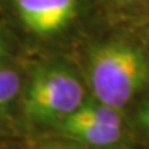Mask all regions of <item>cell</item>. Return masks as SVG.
I'll use <instances>...</instances> for the list:
<instances>
[{"instance_id": "1", "label": "cell", "mask_w": 149, "mask_h": 149, "mask_svg": "<svg viewBox=\"0 0 149 149\" xmlns=\"http://www.w3.org/2000/svg\"><path fill=\"white\" fill-rule=\"evenodd\" d=\"M87 74L91 97L123 109L149 84V58L128 39H109L90 50Z\"/></svg>"}, {"instance_id": "2", "label": "cell", "mask_w": 149, "mask_h": 149, "mask_svg": "<svg viewBox=\"0 0 149 149\" xmlns=\"http://www.w3.org/2000/svg\"><path fill=\"white\" fill-rule=\"evenodd\" d=\"M22 97L29 122L55 127L84 102L87 94L74 68L64 61H47L32 69Z\"/></svg>"}, {"instance_id": "3", "label": "cell", "mask_w": 149, "mask_h": 149, "mask_svg": "<svg viewBox=\"0 0 149 149\" xmlns=\"http://www.w3.org/2000/svg\"><path fill=\"white\" fill-rule=\"evenodd\" d=\"M54 128L58 135L93 149L117 146L123 141L126 131L123 109L102 104L94 97H87L76 111Z\"/></svg>"}, {"instance_id": "4", "label": "cell", "mask_w": 149, "mask_h": 149, "mask_svg": "<svg viewBox=\"0 0 149 149\" xmlns=\"http://www.w3.org/2000/svg\"><path fill=\"white\" fill-rule=\"evenodd\" d=\"M14 6L28 32L48 37L61 33L73 22L79 0H14Z\"/></svg>"}, {"instance_id": "5", "label": "cell", "mask_w": 149, "mask_h": 149, "mask_svg": "<svg viewBox=\"0 0 149 149\" xmlns=\"http://www.w3.org/2000/svg\"><path fill=\"white\" fill-rule=\"evenodd\" d=\"M21 76L11 68H0V126L8 116L21 90Z\"/></svg>"}, {"instance_id": "6", "label": "cell", "mask_w": 149, "mask_h": 149, "mask_svg": "<svg viewBox=\"0 0 149 149\" xmlns=\"http://www.w3.org/2000/svg\"><path fill=\"white\" fill-rule=\"evenodd\" d=\"M24 149H93L90 146L80 144L77 141L58 135V137H48V138L36 139L28 144Z\"/></svg>"}, {"instance_id": "7", "label": "cell", "mask_w": 149, "mask_h": 149, "mask_svg": "<svg viewBox=\"0 0 149 149\" xmlns=\"http://www.w3.org/2000/svg\"><path fill=\"white\" fill-rule=\"evenodd\" d=\"M135 122L149 137V97L144 98L138 104V108L135 111Z\"/></svg>"}, {"instance_id": "8", "label": "cell", "mask_w": 149, "mask_h": 149, "mask_svg": "<svg viewBox=\"0 0 149 149\" xmlns=\"http://www.w3.org/2000/svg\"><path fill=\"white\" fill-rule=\"evenodd\" d=\"M108 3L116 6V7H131V6L144 4L149 0H107Z\"/></svg>"}, {"instance_id": "9", "label": "cell", "mask_w": 149, "mask_h": 149, "mask_svg": "<svg viewBox=\"0 0 149 149\" xmlns=\"http://www.w3.org/2000/svg\"><path fill=\"white\" fill-rule=\"evenodd\" d=\"M7 55V47H6V40L3 39L1 33H0V62L6 58Z\"/></svg>"}, {"instance_id": "10", "label": "cell", "mask_w": 149, "mask_h": 149, "mask_svg": "<svg viewBox=\"0 0 149 149\" xmlns=\"http://www.w3.org/2000/svg\"><path fill=\"white\" fill-rule=\"evenodd\" d=\"M146 42H148V46H149V31L146 32Z\"/></svg>"}]
</instances>
